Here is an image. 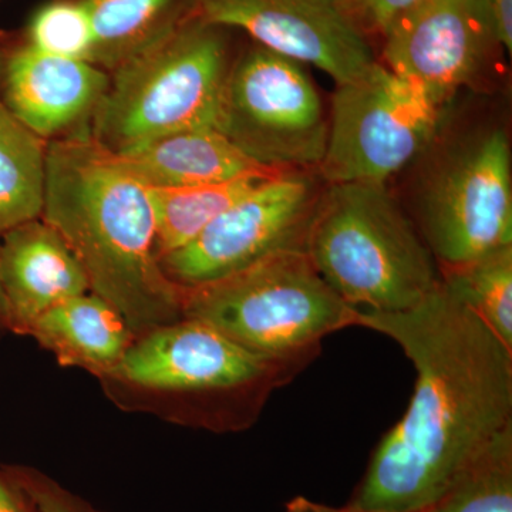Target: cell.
<instances>
[{"label":"cell","mask_w":512,"mask_h":512,"mask_svg":"<svg viewBox=\"0 0 512 512\" xmlns=\"http://www.w3.org/2000/svg\"><path fill=\"white\" fill-rule=\"evenodd\" d=\"M356 326L394 340L417 379L409 409L380 441L349 504L424 512L512 423V352L443 282L409 311L357 309Z\"/></svg>","instance_id":"1"},{"label":"cell","mask_w":512,"mask_h":512,"mask_svg":"<svg viewBox=\"0 0 512 512\" xmlns=\"http://www.w3.org/2000/svg\"><path fill=\"white\" fill-rule=\"evenodd\" d=\"M42 220L134 335L184 319V289L161 268L150 188L89 131L47 143Z\"/></svg>","instance_id":"2"},{"label":"cell","mask_w":512,"mask_h":512,"mask_svg":"<svg viewBox=\"0 0 512 512\" xmlns=\"http://www.w3.org/2000/svg\"><path fill=\"white\" fill-rule=\"evenodd\" d=\"M311 362L255 355L207 323L184 318L137 336L99 380L107 396L130 412L238 433L255 424L272 393Z\"/></svg>","instance_id":"3"},{"label":"cell","mask_w":512,"mask_h":512,"mask_svg":"<svg viewBox=\"0 0 512 512\" xmlns=\"http://www.w3.org/2000/svg\"><path fill=\"white\" fill-rule=\"evenodd\" d=\"M305 252L332 291L359 311H409L441 285L436 258L384 184H329Z\"/></svg>","instance_id":"4"},{"label":"cell","mask_w":512,"mask_h":512,"mask_svg":"<svg viewBox=\"0 0 512 512\" xmlns=\"http://www.w3.org/2000/svg\"><path fill=\"white\" fill-rule=\"evenodd\" d=\"M231 63L227 29L188 8L156 42L109 73L90 138L121 156L170 134L217 127Z\"/></svg>","instance_id":"5"},{"label":"cell","mask_w":512,"mask_h":512,"mask_svg":"<svg viewBox=\"0 0 512 512\" xmlns=\"http://www.w3.org/2000/svg\"><path fill=\"white\" fill-rule=\"evenodd\" d=\"M184 318L207 323L255 355L315 360L326 336L356 326L357 309L323 281L305 249H285L184 289Z\"/></svg>","instance_id":"6"},{"label":"cell","mask_w":512,"mask_h":512,"mask_svg":"<svg viewBox=\"0 0 512 512\" xmlns=\"http://www.w3.org/2000/svg\"><path fill=\"white\" fill-rule=\"evenodd\" d=\"M215 128L255 163L288 171L319 167L329 117L302 63L254 45L232 60Z\"/></svg>","instance_id":"7"},{"label":"cell","mask_w":512,"mask_h":512,"mask_svg":"<svg viewBox=\"0 0 512 512\" xmlns=\"http://www.w3.org/2000/svg\"><path fill=\"white\" fill-rule=\"evenodd\" d=\"M440 110L420 87L376 62L336 86L320 175L328 184H386L429 146Z\"/></svg>","instance_id":"8"},{"label":"cell","mask_w":512,"mask_h":512,"mask_svg":"<svg viewBox=\"0 0 512 512\" xmlns=\"http://www.w3.org/2000/svg\"><path fill=\"white\" fill-rule=\"evenodd\" d=\"M511 148L503 130L478 137L431 177L419 229L439 268L512 245Z\"/></svg>","instance_id":"9"},{"label":"cell","mask_w":512,"mask_h":512,"mask_svg":"<svg viewBox=\"0 0 512 512\" xmlns=\"http://www.w3.org/2000/svg\"><path fill=\"white\" fill-rule=\"evenodd\" d=\"M306 175L266 178L218 215L190 244L161 256L164 274L183 289L211 284L285 249H305L319 198Z\"/></svg>","instance_id":"10"},{"label":"cell","mask_w":512,"mask_h":512,"mask_svg":"<svg viewBox=\"0 0 512 512\" xmlns=\"http://www.w3.org/2000/svg\"><path fill=\"white\" fill-rule=\"evenodd\" d=\"M190 10L211 25L242 30L255 45L318 67L336 86L377 62L338 0H190Z\"/></svg>","instance_id":"11"},{"label":"cell","mask_w":512,"mask_h":512,"mask_svg":"<svg viewBox=\"0 0 512 512\" xmlns=\"http://www.w3.org/2000/svg\"><path fill=\"white\" fill-rule=\"evenodd\" d=\"M383 40L384 66L440 109L476 79L498 45L483 0H421Z\"/></svg>","instance_id":"12"},{"label":"cell","mask_w":512,"mask_h":512,"mask_svg":"<svg viewBox=\"0 0 512 512\" xmlns=\"http://www.w3.org/2000/svg\"><path fill=\"white\" fill-rule=\"evenodd\" d=\"M110 74L86 60L40 52L25 40H0V86L19 117L47 141L89 131L109 87Z\"/></svg>","instance_id":"13"},{"label":"cell","mask_w":512,"mask_h":512,"mask_svg":"<svg viewBox=\"0 0 512 512\" xmlns=\"http://www.w3.org/2000/svg\"><path fill=\"white\" fill-rule=\"evenodd\" d=\"M0 285L10 332L23 336L50 309L90 292L76 255L42 218L23 222L0 237Z\"/></svg>","instance_id":"14"},{"label":"cell","mask_w":512,"mask_h":512,"mask_svg":"<svg viewBox=\"0 0 512 512\" xmlns=\"http://www.w3.org/2000/svg\"><path fill=\"white\" fill-rule=\"evenodd\" d=\"M148 188H184L284 173L255 163L217 128L180 131L117 156Z\"/></svg>","instance_id":"15"},{"label":"cell","mask_w":512,"mask_h":512,"mask_svg":"<svg viewBox=\"0 0 512 512\" xmlns=\"http://www.w3.org/2000/svg\"><path fill=\"white\" fill-rule=\"evenodd\" d=\"M26 336L52 353L60 366L86 370L97 379L119 365L136 340L120 312L93 292L50 309Z\"/></svg>","instance_id":"16"},{"label":"cell","mask_w":512,"mask_h":512,"mask_svg":"<svg viewBox=\"0 0 512 512\" xmlns=\"http://www.w3.org/2000/svg\"><path fill=\"white\" fill-rule=\"evenodd\" d=\"M93 29L90 63L113 72L156 42L188 8L190 0H82Z\"/></svg>","instance_id":"17"},{"label":"cell","mask_w":512,"mask_h":512,"mask_svg":"<svg viewBox=\"0 0 512 512\" xmlns=\"http://www.w3.org/2000/svg\"><path fill=\"white\" fill-rule=\"evenodd\" d=\"M46 153L47 141L13 113L0 86V237L42 215Z\"/></svg>","instance_id":"18"},{"label":"cell","mask_w":512,"mask_h":512,"mask_svg":"<svg viewBox=\"0 0 512 512\" xmlns=\"http://www.w3.org/2000/svg\"><path fill=\"white\" fill-rule=\"evenodd\" d=\"M271 177L274 175L197 187L150 188L158 258L190 244L218 215Z\"/></svg>","instance_id":"19"},{"label":"cell","mask_w":512,"mask_h":512,"mask_svg":"<svg viewBox=\"0 0 512 512\" xmlns=\"http://www.w3.org/2000/svg\"><path fill=\"white\" fill-rule=\"evenodd\" d=\"M441 282L512 352V245L440 268Z\"/></svg>","instance_id":"20"},{"label":"cell","mask_w":512,"mask_h":512,"mask_svg":"<svg viewBox=\"0 0 512 512\" xmlns=\"http://www.w3.org/2000/svg\"><path fill=\"white\" fill-rule=\"evenodd\" d=\"M424 512H512V423L474 454Z\"/></svg>","instance_id":"21"},{"label":"cell","mask_w":512,"mask_h":512,"mask_svg":"<svg viewBox=\"0 0 512 512\" xmlns=\"http://www.w3.org/2000/svg\"><path fill=\"white\" fill-rule=\"evenodd\" d=\"M28 45L49 55L90 62L93 29L82 0H52L40 6L26 26Z\"/></svg>","instance_id":"22"},{"label":"cell","mask_w":512,"mask_h":512,"mask_svg":"<svg viewBox=\"0 0 512 512\" xmlns=\"http://www.w3.org/2000/svg\"><path fill=\"white\" fill-rule=\"evenodd\" d=\"M25 491L39 512H104L83 497L67 490L55 478L28 466H2Z\"/></svg>","instance_id":"23"},{"label":"cell","mask_w":512,"mask_h":512,"mask_svg":"<svg viewBox=\"0 0 512 512\" xmlns=\"http://www.w3.org/2000/svg\"><path fill=\"white\" fill-rule=\"evenodd\" d=\"M421 0H338L360 32L386 36L390 28Z\"/></svg>","instance_id":"24"},{"label":"cell","mask_w":512,"mask_h":512,"mask_svg":"<svg viewBox=\"0 0 512 512\" xmlns=\"http://www.w3.org/2000/svg\"><path fill=\"white\" fill-rule=\"evenodd\" d=\"M495 40L508 53L512 50V0H483Z\"/></svg>","instance_id":"25"},{"label":"cell","mask_w":512,"mask_h":512,"mask_svg":"<svg viewBox=\"0 0 512 512\" xmlns=\"http://www.w3.org/2000/svg\"><path fill=\"white\" fill-rule=\"evenodd\" d=\"M0 512H39L32 500L0 467Z\"/></svg>","instance_id":"26"},{"label":"cell","mask_w":512,"mask_h":512,"mask_svg":"<svg viewBox=\"0 0 512 512\" xmlns=\"http://www.w3.org/2000/svg\"><path fill=\"white\" fill-rule=\"evenodd\" d=\"M286 512H389V511H377V510H365V508L355 507V505L348 504L343 507H333V505L318 503L313 501L311 498L298 497L292 498L285 505Z\"/></svg>","instance_id":"27"},{"label":"cell","mask_w":512,"mask_h":512,"mask_svg":"<svg viewBox=\"0 0 512 512\" xmlns=\"http://www.w3.org/2000/svg\"><path fill=\"white\" fill-rule=\"evenodd\" d=\"M8 332H10L8 306H6L5 295H3L2 285H0V338Z\"/></svg>","instance_id":"28"}]
</instances>
